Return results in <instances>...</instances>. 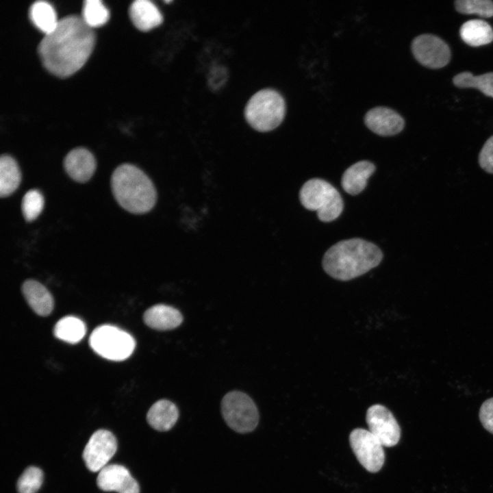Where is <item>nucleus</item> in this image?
<instances>
[{"label": "nucleus", "mask_w": 493, "mask_h": 493, "mask_svg": "<svg viewBox=\"0 0 493 493\" xmlns=\"http://www.w3.org/2000/svg\"><path fill=\"white\" fill-rule=\"evenodd\" d=\"M143 321L151 329L166 331L179 327L183 321V316L178 309L171 306L157 304L144 312Z\"/></svg>", "instance_id": "nucleus-16"}, {"label": "nucleus", "mask_w": 493, "mask_h": 493, "mask_svg": "<svg viewBox=\"0 0 493 493\" xmlns=\"http://www.w3.org/2000/svg\"><path fill=\"white\" fill-rule=\"evenodd\" d=\"M44 207V198L41 192L36 189L27 191L24 195L21 209L27 221L35 220L41 213Z\"/></svg>", "instance_id": "nucleus-28"}, {"label": "nucleus", "mask_w": 493, "mask_h": 493, "mask_svg": "<svg viewBox=\"0 0 493 493\" xmlns=\"http://www.w3.org/2000/svg\"><path fill=\"white\" fill-rule=\"evenodd\" d=\"M179 415V409L175 404L167 399H161L149 408L147 420L155 430L168 431L176 424Z\"/></svg>", "instance_id": "nucleus-18"}, {"label": "nucleus", "mask_w": 493, "mask_h": 493, "mask_svg": "<svg viewBox=\"0 0 493 493\" xmlns=\"http://www.w3.org/2000/svg\"><path fill=\"white\" fill-rule=\"evenodd\" d=\"M129 14L134 26L147 31L163 22V16L157 6L149 0H136L129 8Z\"/></svg>", "instance_id": "nucleus-17"}, {"label": "nucleus", "mask_w": 493, "mask_h": 493, "mask_svg": "<svg viewBox=\"0 0 493 493\" xmlns=\"http://www.w3.org/2000/svg\"><path fill=\"white\" fill-rule=\"evenodd\" d=\"M64 166L73 179L83 183L88 181L93 175L96 169V160L90 151L78 147L66 155Z\"/></svg>", "instance_id": "nucleus-14"}, {"label": "nucleus", "mask_w": 493, "mask_h": 493, "mask_svg": "<svg viewBox=\"0 0 493 493\" xmlns=\"http://www.w3.org/2000/svg\"><path fill=\"white\" fill-rule=\"evenodd\" d=\"M349 441L355 455L366 470L377 472L382 468L385 461L383 446L369 430H353Z\"/></svg>", "instance_id": "nucleus-8"}, {"label": "nucleus", "mask_w": 493, "mask_h": 493, "mask_svg": "<svg viewBox=\"0 0 493 493\" xmlns=\"http://www.w3.org/2000/svg\"><path fill=\"white\" fill-rule=\"evenodd\" d=\"M365 124L374 133L380 136H392L404 127L403 117L394 110L385 107L370 110L364 118Z\"/></svg>", "instance_id": "nucleus-13"}, {"label": "nucleus", "mask_w": 493, "mask_h": 493, "mask_svg": "<svg viewBox=\"0 0 493 493\" xmlns=\"http://www.w3.org/2000/svg\"><path fill=\"white\" fill-rule=\"evenodd\" d=\"M299 199L306 209L316 211L318 218L323 222L336 219L344 207L338 191L329 182L318 178L311 179L303 185Z\"/></svg>", "instance_id": "nucleus-5"}, {"label": "nucleus", "mask_w": 493, "mask_h": 493, "mask_svg": "<svg viewBox=\"0 0 493 493\" xmlns=\"http://www.w3.org/2000/svg\"><path fill=\"white\" fill-rule=\"evenodd\" d=\"M21 181L20 168L13 157L2 155L0 158V195L6 197L19 186Z\"/></svg>", "instance_id": "nucleus-21"}, {"label": "nucleus", "mask_w": 493, "mask_h": 493, "mask_svg": "<svg viewBox=\"0 0 493 493\" xmlns=\"http://www.w3.org/2000/svg\"><path fill=\"white\" fill-rule=\"evenodd\" d=\"M114 198L127 211L144 214L155 206L157 192L151 179L138 167L123 164L118 166L111 177Z\"/></svg>", "instance_id": "nucleus-3"}, {"label": "nucleus", "mask_w": 493, "mask_h": 493, "mask_svg": "<svg viewBox=\"0 0 493 493\" xmlns=\"http://www.w3.org/2000/svg\"><path fill=\"white\" fill-rule=\"evenodd\" d=\"M95 34L77 15L58 21L55 28L44 36L38 52L44 67L59 77H67L79 71L90 55Z\"/></svg>", "instance_id": "nucleus-1"}, {"label": "nucleus", "mask_w": 493, "mask_h": 493, "mask_svg": "<svg viewBox=\"0 0 493 493\" xmlns=\"http://www.w3.org/2000/svg\"><path fill=\"white\" fill-rule=\"evenodd\" d=\"M412 51L418 62L430 68L444 67L451 59L448 45L432 34H421L416 37L412 43Z\"/></svg>", "instance_id": "nucleus-9"}, {"label": "nucleus", "mask_w": 493, "mask_h": 493, "mask_svg": "<svg viewBox=\"0 0 493 493\" xmlns=\"http://www.w3.org/2000/svg\"><path fill=\"white\" fill-rule=\"evenodd\" d=\"M479 417L483 427L493 434V397L488 399L482 403Z\"/></svg>", "instance_id": "nucleus-30"}, {"label": "nucleus", "mask_w": 493, "mask_h": 493, "mask_svg": "<svg viewBox=\"0 0 493 493\" xmlns=\"http://www.w3.org/2000/svg\"><path fill=\"white\" fill-rule=\"evenodd\" d=\"M375 170V165L369 161L362 160L355 163L342 175V188L351 195L359 194L365 188L368 179Z\"/></svg>", "instance_id": "nucleus-19"}, {"label": "nucleus", "mask_w": 493, "mask_h": 493, "mask_svg": "<svg viewBox=\"0 0 493 493\" xmlns=\"http://www.w3.org/2000/svg\"><path fill=\"white\" fill-rule=\"evenodd\" d=\"M29 16L34 25L45 35L52 31L59 21L53 6L45 1H37L32 3Z\"/></svg>", "instance_id": "nucleus-22"}, {"label": "nucleus", "mask_w": 493, "mask_h": 493, "mask_svg": "<svg viewBox=\"0 0 493 493\" xmlns=\"http://www.w3.org/2000/svg\"><path fill=\"white\" fill-rule=\"evenodd\" d=\"M81 17L88 27L93 29L105 24L110 18V13L101 1L86 0Z\"/></svg>", "instance_id": "nucleus-25"}, {"label": "nucleus", "mask_w": 493, "mask_h": 493, "mask_svg": "<svg viewBox=\"0 0 493 493\" xmlns=\"http://www.w3.org/2000/svg\"><path fill=\"white\" fill-rule=\"evenodd\" d=\"M86 333V327L79 318L67 316L60 319L54 326V336L69 344L81 341Z\"/></svg>", "instance_id": "nucleus-23"}, {"label": "nucleus", "mask_w": 493, "mask_h": 493, "mask_svg": "<svg viewBox=\"0 0 493 493\" xmlns=\"http://www.w3.org/2000/svg\"><path fill=\"white\" fill-rule=\"evenodd\" d=\"M98 487L105 492L118 493H140L137 481L127 468L119 464H110L103 467L97 478Z\"/></svg>", "instance_id": "nucleus-12"}, {"label": "nucleus", "mask_w": 493, "mask_h": 493, "mask_svg": "<svg viewBox=\"0 0 493 493\" xmlns=\"http://www.w3.org/2000/svg\"><path fill=\"white\" fill-rule=\"evenodd\" d=\"M92 349L101 357L112 361H123L134 352L136 342L127 332L110 325L96 327L89 338Z\"/></svg>", "instance_id": "nucleus-6"}, {"label": "nucleus", "mask_w": 493, "mask_h": 493, "mask_svg": "<svg viewBox=\"0 0 493 493\" xmlns=\"http://www.w3.org/2000/svg\"><path fill=\"white\" fill-rule=\"evenodd\" d=\"M43 482L42 470L36 466L27 468L18 478L16 489L18 493H36Z\"/></svg>", "instance_id": "nucleus-26"}, {"label": "nucleus", "mask_w": 493, "mask_h": 493, "mask_svg": "<svg viewBox=\"0 0 493 493\" xmlns=\"http://www.w3.org/2000/svg\"><path fill=\"white\" fill-rule=\"evenodd\" d=\"M453 82L459 88H474L493 98V72L480 75H473L468 71L462 72L454 76Z\"/></svg>", "instance_id": "nucleus-24"}, {"label": "nucleus", "mask_w": 493, "mask_h": 493, "mask_svg": "<svg viewBox=\"0 0 493 493\" xmlns=\"http://www.w3.org/2000/svg\"><path fill=\"white\" fill-rule=\"evenodd\" d=\"M479 164L485 171L493 174V136L483 144L479 155Z\"/></svg>", "instance_id": "nucleus-29"}, {"label": "nucleus", "mask_w": 493, "mask_h": 493, "mask_svg": "<svg viewBox=\"0 0 493 493\" xmlns=\"http://www.w3.org/2000/svg\"><path fill=\"white\" fill-rule=\"evenodd\" d=\"M462 39L468 45L479 47L493 41V29L485 21L473 19L465 22L460 27Z\"/></svg>", "instance_id": "nucleus-20"}, {"label": "nucleus", "mask_w": 493, "mask_h": 493, "mask_svg": "<svg viewBox=\"0 0 493 493\" xmlns=\"http://www.w3.org/2000/svg\"><path fill=\"white\" fill-rule=\"evenodd\" d=\"M382 257L381 251L375 244L351 238L331 246L323 256V267L333 278L348 281L378 266Z\"/></svg>", "instance_id": "nucleus-2"}, {"label": "nucleus", "mask_w": 493, "mask_h": 493, "mask_svg": "<svg viewBox=\"0 0 493 493\" xmlns=\"http://www.w3.org/2000/svg\"><path fill=\"white\" fill-rule=\"evenodd\" d=\"M286 104L283 97L273 89L261 90L249 100L244 110L248 123L259 131H269L284 118Z\"/></svg>", "instance_id": "nucleus-4"}, {"label": "nucleus", "mask_w": 493, "mask_h": 493, "mask_svg": "<svg viewBox=\"0 0 493 493\" xmlns=\"http://www.w3.org/2000/svg\"><path fill=\"white\" fill-rule=\"evenodd\" d=\"M21 291L31 309L40 316H47L54 307L53 298L48 289L40 282L28 279L23 282Z\"/></svg>", "instance_id": "nucleus-15"}, {"label": "nucleus", "mask_w": 493, "mask_h": 493, "mask_svg": "<svg viewBox=\"0 0 493 493\" xmlns=\"http://www.w3.org/2000/svg\"><path fill=\"white\" fill-rule=\"evenodd\" d=\"M117 449V441L113 433L99 429L92 433L82 454L87 468L92 472L100 471L107 466Z\"/></svg>", "instance_id": "nucleus-10"}, {"label": "nucleus", "mask_w": 493, "mask_h": 493, "mask_svg": "<svg viewBox=\"0 0 493 493\" xmlns=\"http://www.w3.org/2000/svg\"><path fill=\"white\" fill-rule=\"evenodd\" d=\"M165 3H170L172 1H164Z\"/></svg>", "instance_id": "nucleus-31"}, {"label": "nucleus", "mask_w": 493, "mask_h": 493, "mask_svg": "<svg viewBox=\"0 0 493 493\" xmlns=\"http://www.w3.org/2000/svg\"><path fill=\"white\" fill-rule=\"evenodd\" d=\"M455 6L462 14H477L485 18L493 16V2L490 0H457Z\"/></svg>", "instance_id": "nucleus-27"}, {"label": "nucleus", "mask_w": 493, "mask_h": 493, "mask_svg": "<svg viewBox=\"0 0 493 493\" xmlns=\"http://www.w3.org/2000/svg\"><path fill=\"white\" fill-rule=\"evenodd\" d=\"M366 420L371 432L383 446H395L401 438V429L392 412L385 406L375 404L366 412Z\"/></svg>", "instance_id": "nucleus-11"}, {"label": "nucleus", "mask_w": 493, "mask_h": 493, "mask_svg": "<svg viewBox=\"0 0 493 493\" xmlns=\"http://www.w3.org/2000/svg\"><path fill=\"white\" fill-rule=\"evenodd\" d=\"M221 413L227 425L237 433H250L258 424L256 405L242 392L231 391L226 394L221 401Z\"/></svg>", "instance_id": "nucleus-7"}]
</instances>
